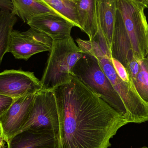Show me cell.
I'll return each instance as SVG.
<instances>
[{
  "instance_id": "obj_24",
  "label": "cell",
  "mask_w": 148,
  "mask_h": 148,
  "mask_svg": "<svg viewBox=\"0 0 148 148\" xmlns=\"http://www.w3.org/2000/svg\"><path fill=\"white\" fill-rule=\"evenodd\" d=\"M2 135V134L1 129V125H0V136H1Z\"/></svg>"
},
{
  "instance_id": "obj_26",
  "label": "cell",
  "mask_w": 148,
  "mask_h": 148,
  "mask_svg": "<svg viewBox=\"0 0 148 148\" xmlns=\"http://www.w3.org/2000/svg\"><path fill=\"white\" fill-rule=\"evenodd\" d=\"M147 58H148V52L147 55Z\"/></svg>"
},
{
  "instance_id": "obj_13",
  "label": "cell",
  "mask_w": 148,
  "mask_h": 148,
  "mask_svg": "<svg viewBox=\"0 0 148 148\" xmlns=\"http://www.w3.org/2000/svg\"><path fill=\"white\" fill-rule=\"evenodd\" d=\"M116 9V0H97V26L104 36L110 50Z\"/></svg>"
},
{
  "instance_id": "obj_22",
  "label": "cell",
  "mask_w": 148,
  "mask_h": 148,
  "mask_svg": "<svg viewBox=\"0 0 148 148\" xmlns=\"http://www.w3.org/2000/svg\"><path fill=\"white\" fill-rule=\"evenodd\" d=\"M13 8L12 1L0 0V8L1 10H6L11 12Z\"/></svg>"
},
{
  "instance_id": "obj_19",
  "label": "cell",
  "mask_w": 148,
  "mask_h": 148,
  "mask_svg": "<svg viewBox=\"0 0 148 148\" xmlns=\"http://www.w3.org/2000/svg\"><path fill=\"white\" fill-rule=\"evenodd\" d=\"M111 61L113 67L118 76L125 82H131L130 80L126 68L124 66L120 61L114 58H111Z\"/></svg>"
},
{
  "instance_id": "obj_9",
  "label": "cell",
  "mask_w": 148,
  "mask_h": 148,
  "mask_svg": "<svg viewBox=\"0 0 148 148\" xmlns=\"http://www.w3.org/2000/svg\"><path fill=\"white\" fill-rule=\"evenodd\" d=\"M36 94H27L13 100L9 107L0 116L2 134L6 142L21 132L30 112Z\"/></svg>"
},
{
  "instance_id": "obj_10",
  "label": "cell",
  "mask_w": 148,
  "mask_h": 148,
  "mask_svg": "<svg viewBox=\"0 0 148 148\" xmlns=\"http://www.w3.org/2000/svg\"><path fill=\"white\" fill-rule=\"evenodd\" d=\"M27 24L30 28L44 33L53 41L69 37L74 27L71 23L62 17L52 13L34 17Z\"/></svg>"
},
{
  "instance_id": "obj_25",
  "label": "cell",
  "mask_w": 148,
  "mask_h": 148,
  "mask_svg": "<svg viewBox=\"0 0 148 148\" xmlns=\"http://www.w3.org/2000/svg\"><path fill=\"white\" fill-rule=\"evenodd\" d=\"M138 148H148V147H142Z\"/></svg>"
},
{
  "instance_id": "obj_12",
  "label": "cell",
  "mask_w": 148,
  "mask_h": 148,
  "mask_svg": "<svg viewBox=\"0 0 148 148\" xmlns=\"http://www.w3.org/2000/svg\"><path fill=\"white\" fill-rule=\"evenodd\" d=\"M7 148H57L55 135L47 131L28 129L10 139Z\"/></svg>"
},
{
  "instance_id": "obj_18",
  "label": "cell",
  "mask_w": 148,
  "mask_h": 148,
  "mask_svg": "<svg viewBox=\"0 0 148 148\" xmlns=\"http://www.w3.org/2000/svg\"><path fill=\"white\" fill-rule=\"evenodd\" d=\"M140 70L133 85L140 97L148 103V58L139 61Z\"/></svg>"
},
{
  "instance_id": "obj_6",
  "label": "cell",
  "mask_w": 148,
  "mask_h": 148,
  "mask_svg": "<svg viewBox=\"0 0 148 148\" xmlns=\"http://www.w3.org/2000/svg\"><path fill=\"white\" fill-rule=\"evenodd\" d=\"M28 129L51 132L57 138L59 116L53 89H40L35 94L30 112L21 132Z\"/></svg>"
},
{
  "instance_id": "obj_14",
  "label": "cell",
  "mask_w": 148,
  "mask_h": 148,
  "mask_svg": "<svg viewBox=\"0 0 148 148\" xmlns=\"http://www.w3.org/2000/svg\"><path fill=\"white\" fill-rule=\"evenodd\" d=\"M12 2L11 14L27 23L34 17L43 14L52 13L58 15L43 0H12Z\"/></svg>"
},
{
  "instance_id": "obj_21",
  "label": "cell",
  "mask_w": 148,
  "mask_h": 148,
  "mask_svg": "<svg viewBox=\"0 0 148 148\" xmlns=\"http://www.w3.org/2000/svg\"><path fill=\"white\" fill-rule=\"evenodd\" d=\"M13 101L11 98L0 95V116L9 107Z\"/></svg>"
},
{
  "instance_id": "obj_20",
  "label": "cell",
  "mask_w": 148,
  "mask_h": 148,
  "mask_svg": "<svg viewBox=\"0 0 148 148\" xmlns=\"http://www.w3.org/2000/svg\"><path fill=\"white\" fill-rule=\"evenodd\" d=\"M130 82L133 83L135 80L140 70L139 61L134 59L126 68Z\"/></svg>"
},
{
  "instance_id": "obj_3",
  "label": "cell",
  "mask_w": 148,
  "mask_h": 148,
  "mask_svg": "<svg viewBox=\"0 0 148 148\" xmlns=\"http://www.w3.org/2000/svg\"><path fill=\"white\" fill-rule=\"evenodd\" d=\"M82 52V56L72 70V75L123 115L126 120L127 111L122 101L104 74L97 59L90 53Z\"/></svg>"
},
{
  "instance_id": "obj_16",
  "label": "cell",
  "mask_w": 148,
  "mask_h": 148,
  "mask_svg": "<svg viewBox=\"0 0 148 148\" xmlns=\"http://www.w3.org/2000/svg\"><path fill=\"white\" fill-rule=\"evenodd\" d=\"M59 15L82 30L76 0H43Z\"/></svg>"
},
{
  "instance_id": "obj_15",
  "label": "cell",
  "mask_w": 148,
  "mask_h": 148,
  "mask_svg": "<svg viewBox=\"0 0 148 148\" xmlns=\"http://www.w3.org/2000/svg\"><path fill=\"white\" fill-rule=\"evenodd\" d=\"M76 3L82 30L92 41L98 31L97 0H76Z\"/></svg>"
},
{
  "instance_id": "obj_5",
  "label": "cell",
  "mask_w": 148,
  "mask_h": 148,
  "mask_svg": "<svg viewBox=\"0 0 148 148\" xmlns=\"http://www.w3.org/2000/svg\"><path fill=\"white\" fill-rule=\"evenodd\" d=\"M94 56L122 101L127 111L128 124H140L148 121V103L141 98L132 83L125 82L118 76L112 64L111 57L101 50L97 51Z\"/></svg>"
},
{
  "instance_id": "obj_8",
  "label": "cell",
  "mask_w": 148,
  "mask_h": 148,
  "mask_svg": "<svg viewBox=\"0 0 148 148\" xmlns=\"http://www.w3.org/2000/svg\"><path fill=\"white\" fill-rule=\"evenodd\" d=\"M41 88L40 81L33 72L19 70H7L0 72V95L17 99Z\"/></svg>"
},
{
  "instance_id": "obj_1",
  "label": "cell",
  "mask_w": 148,
  "mask_h": 148,
  "mask_svg": "<svg viewBox=\"0 0 148 148\" xmlns=\"http://www.w3.org/2000/svg\"><path fill=\"white\" fill-rule=\"evenodd\" d=\"M53 90L59 116L57 148L109 147L110 139L128 124L123 115L73 76Z\"/></svg>"
},
{
  "instance_id": "obj_2",
  "label": "cell",
  "mask_w": 148,
  "mask_h": 148,
  "mask_svg": "<svg viewBox=\"0 0 148 148\" xmlns=\"http://www.w3.org/2000/svg\"><path fill=\"white\" fill-rule=\"evenodd\" d=\"M47 65L40 81L41 89H54L72 79V71L83 55L71 36L53 41Z\"/></svg>"
},
{
  "instance_id": "obj_7",
  "label": "cell",
  "mask_w": 148,
  "mask_h": 148,
  "mask_svg": "<svg viewBox=\"0 0 148 148\" xmlns=\"http://www.w3.org/2000/svg\"><path fill=\"white\" fill-rule=\"evenodd\" d=\"M53 42L50 37L32 28L23 32L13 30L8 53L12 54L15 59L27 61L36 54L50 51Z\"/></svg>"
},
{
  "instance_id": "obj_11",
  "label": "cell",
  "mask_w": 148,
  "mask_h": 148,
  "mask_svg": "<svg viewBox=\"0 0 148 148\" xmlns=\"http://www.w3.org/2000/svg\"><path fill=\"white\" fill-rule=\"evenodd\" d=\"M110 52L112 58L120 61L125 68L135 59L129 37L117 7Z\"/></svg>"
},
{
  "instance_id": "obj_17",
  "label": "cell",
  "mask_w": 148,
  "mask_h": 148,
  "mask_svg": "<svg viewBox=\"0 0 148 148\" xmlns=\"http://www.w3.org/2000/svg\"><path fill=\"white\" fill-rule=\"evenodd\" d=\"M17 21L10 11L0 10V66L3 56L8 53L10 34Z\"/></svg>"
},
{
  "instance_id": "obj_23",
  "label": "cell",
  "mask_w": 148,
  "mask_h": 148,
  "mask_svg": "<svg viewBox=\"0 0 148 148\" xmlns=\"http://www.w3.org/2000/svg\"><path fill=\"white\" fill-rule=\"evenodd\" d=\"M6 142L4 141L3 136L2 135L0 136V148H4L5 147Z\"/></svg>"
},
{
  "instance_id": "obj_4",
  "label": "cell",
  "mask_w": 148,
  "mask_h": 148,
  "mask_svg": "<svg viewBox=\"0 0 148 148\" xmlns=\"http://www.w3.org/2000/svg\"><path fill=\"white\" fill-rule=\"evenodd\" d=\"M129 37L134 58L140 61L147 55L148 23L145 10L148 0H116Z\"/></svg>"
}]
</instances>
